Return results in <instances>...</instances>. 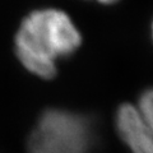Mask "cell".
<instances>
[{
	"label": "cell",
	"mask_w": 153,
	"mask_h": 153,
	"mask_svg": "<svg viewBox=\"0 0 153 153\" xmlns=\"http://www.w3.org/2000/svg\"><path fill=\"white\" fill-rule=\"evenodd\" d=\"M82 36L64 10L37 9L23 18L14 37V50L21 64L40 78H54L56 61L71 55Z\"/></svg>",
	"instance_id": "6da1fadb"
},
{
	"label": "cell",
	"mask_w": 153,
	"mask_h": 153,
	"mask_svg": "<svg viewBox=\"0 0 153 153\" xmlns=\"http://www.w3.org/2000/svg\"><path fill=\"white\" fill-rule=\"evenodd\" d=\"M92 128L84 116L51 108L41 115L30 134L28 153H88Z\"/></svg>",
	"instance_id": "7a4b0ae2"
},
{
	"label": "cell",
	"mask_w": 153,
	"mask_h": 153,
	"mask_svg": "<svg viewBox=\"0 0 153 153\" xmlns=\"http://www.w3.org/2000/svg\"><path fill=\"white\" fill-rule=\"evenodd\" d=\"M117 129L133 153H153V130L131 105H124L117 112Z\"/></svg>",
	"instance_id": "3957f363"
},
{
	"label": "cell",
	"mask_w": 153,
	"mask_h": 153,
	"mask_svg": "<svg viewBox=\"0 0 153 153\" xmlns=\"http://www.w3.org/2000/svg\"><path fill=\"white\" fill-rule=\"evenodd\" d=\"M139 112L144 120L149 125V128L153 130V89L147 91V92L142 96L140 102H139Z\"/></svg>",
	"instance_id": "277c9868"
},
{
	"label": "cell",
	"mask_w": 153,
	"mask_h": 153,
	"mask_svg": "<svg viewBox=\"0 0 153 153\" xmlns=\"http://www.w3.org/2000/svg\"><path fill=\"white\" fill-rule=\"evenodd\" d=\"M97 1L102 3V4H112L115 1H117V0H97Z\"/></svg>",
	"instance_id": "5b68a950"
}]
</instances>
